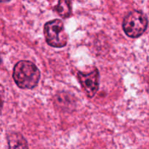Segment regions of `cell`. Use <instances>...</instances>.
Segmentation results:
<instances>
[{"label": "cell", "instance_id": "obj_7", "mask_svg": "<svg viewBox=\"0 0 149 149\" xmlns=\"http://www.w3.org/2000/svg\"><path fill=\"white\" fill-rule=\"evenodd\" d=\"M54 10L63 18H67L71 15V6L69 0H59Z\"/></svg>", "mask_w": 149, "mask_h": 149}, {"label": "cell", "instance_id": "obj_3", "mask_svg": "<svg viewBox=\"0 0 149 149\" xmlns=\"http://www.w3.org/2000/svg\"><path fill=\"white\" fill-rule=\"evenodd\" d=\"M148 19L142 12L134 10L127 15L123 20L122 28L127 36L138 38L143 34L148 27Z\"/></svg>", "mask_w": 149, "mask_h": 149}, {"label": "cell", "instance_id": "obj_8", "mask_svg": "<svg viewBox=\"0 0 149 149\" xmlns=\"http://www.w3.org/2000/svg\"><path fill=\"white\" fill-rule=\"evenodd\" d=\"M10 0H1V2H8V1H10Z\"/></svg>", "mask_w": 149, "mask_h": 149}, {"label": "cell", "instance_id": "obj_2", "mask_svg": "<svg viewBox=\"0 0 149 149\" xmlns=\"http://www.w3.org/2000/svg\"><path fill=\"white\" fill-rule=\"evenodd\" d=\"M44 33L46 42L53 47H63L68 43V36L61 20L48 21L44 26Z\"/></svg>", "mask_w": 149, "mask_h": 149}, {"label": "cell", "instance_id": "obj_6", "mask_svg": "<svg viewBox=\"0 0 149 149\" xmlns=\"http://www.w3.org/2000/svg\"><path fill=\"white\" fill-rule=\"evenodd\" d=\"M9 149H29L27 141L18 132L10 133L7 137Z\"/></svg>", "mask_w": 149, "mask_h": 149}, {"label": "cell", "instance_id": "obj_5", "mask_svg": "<svg viewBox=\"0 0 149 149\" xmlns=\"http://www.w3.org/2000/svg\"><path fill=\"white\" fill-rule=\"evenodd\" d=\"M54 104L58 109L64 112H71L75 109V101L71 95L62 92L57 93L54 97Z\"/></svg>", "mask_w": 149, "mask_h": 149}, {"label": "cell", "instance_id": "obj_4", "mask_svg": "<svg viewBox=\"0 0 149 149\" xmlns=\"http://www.w3.org/2000/svg\"><path fill=\"white\" fill-rule=\"evenodd\" d=\"M99 74L98 70L96 68L89 73L81 71L77 72V79L86 95L89 97H93L97 93L99 87Z\"/></svg>", "mask_w": 149, "mask_h": 149}, {"label": "cell", "instance_id": "obj_1", "mask_svg": "<svg viewBox=\"0 0 149 149\" xmlns=\"http://www.w3.org/2000/svg\"><path fill=\"white\" fill-rule=\"evenodd\" d=\"M13 77L17 87L31 90L37 86L41 74L34 63L29 61H20L15 65Z\"/></svg>", "mask_w": 149, "mask_h": 149}]
</instances>
